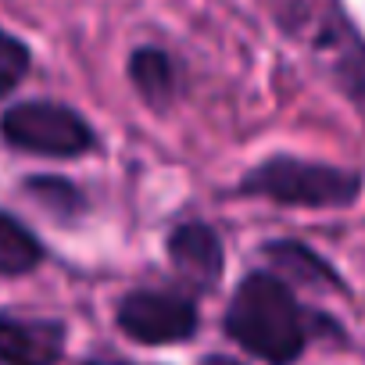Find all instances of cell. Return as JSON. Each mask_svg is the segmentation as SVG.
Instances as JSON below:
<instances>
[{"label":"cell","instance_id":"obj_1","mask_svg":"<svg viewBox=\"0 0 365 365\" xmlns=\"http://www.w3.org/2000/svg\"><path fill=\"white\" fill-rule=\"evenodd\" d=\"M222 326L230 340L269 365H294L312 340L297 294L269 269L247 272L237 283Z\"/></svg>","mask_w":365,"mask_h":365},{"label":"cell","instance_id":"obj_2","mask_svg":"<svg viewBox=\"0 0 365 365\" xmlns=\"http://www.w3.org/2000/svg\"><path fill=\"white\" fill-rule=\"evenodd\" d=\"M365 187L361 172L326 161H308L294 154H276L258 161L244 179V197H265L287 208H351Z\"/></svg>","mask_w":365,"mask_h":365},{"label":"cell","instance_id":"obj_3","mask_svg":"<svg viewBox=\"0 0 365 365\" xmlns=\"http://www.w3.org/2000/svg\"><path fill=\"white\" fill-rule=\"evenodd\" d=\"M0 136L8 147L36 158H79L97 147L93 125L58 101H22L8 108L0 118Z\"/></svg>","mask_w":365,"mask_h":365},{"label":"cell","instance_id":"obj_4","mask_svg":"<svg viewBox=\"0 0 365 365\" xmlns=\"http://www.w3.org/2000/svg\"><path fill=\"white\" fill-rule=\"evenodd\" d=\"M118 329L147 347L182 344L201 326L197 301L182 290H129L118 301Z\"/></svg>","mask_w":365,"mask_h":365},{"label":"cell","instance_id":"obj_5","mask_svg":"<svg viewBox=\"0 0 365 365\" xmlns=\"http://www.w3.org/2000/svg\"><path fill=\"white\" fill-rule=\"evenodd\" d=\"M168 262L175 269V276L187 283L194 294H212L226 272V251H222V240L219 233L201 222V219H190V222H179L172 233H168Z\"/></svg>","mask_w":365,"mask_h":365},{"label":"cell","instance_id":"obj_6","mask_svg":"<svg viewBox=\"0 0 365 365\" xmlns=\"http://www.w3.org/2000/svg\"><path fill=\"white\" fill-rule=\"evenodd\" d=\"M61 354L65 326L58 319L0 312V361L4 365H58Z\"/></svg>","mask_w":365,"mask_h":365},{"label":"cell","instance_id":"obj_7","mask_svg":"<svg viewBox=\"0 0 365 365\" xmlns=\"http://www.w3.org/2000/svg\"><path fill=\"white\" fill-rule=\"evenodd\" d=\"M319 43L333 51V76H336V86L344 90V97L361 111L365 118V40H358L347 22L329 15V26L319 33Z\"/></svg>","mask_w":365,"mask_h":365},{"label":"cell","instance_id":"obj_8","mask_svg":"<svg viewBox=\"0 0 365 365\" xmlns=\"http://www.w3.org/2000/svg\"><path fill=\"white\" fill-rule=\"evenodd\" d=\"M129 83L140 101L154 111H165L179 97V72L175 61L161 47H136L129 54Z\"/></svg>","mask_w":365,"mask_h":365},{"label":"cell","instance_id":"obj_9","mask_svg":"<svg viewBox=\"0 0 365 365\" xmlns=\"http://www.w3.org/2000/svg\"><path fill=\"white\" fill-rule=\"evenodd\" d=\"M265 255L276 262V276H283L287 283H312V287H329L336 290L340 287V276L322 262V255H315L312 247L297 244V240H276V244H265Z\"/></svg>","mask_w":365,"mask_h":365},{"label":"cell","instance_id":"obj_10","mask_svg":"<svg viewBox=\"0 0 365 365\" xmlns=\"http://www.w3.org/2000/svg\"><path fill=\"white\" fill-rule=\"evenodd\" d=\"M43 262V244L15 215L0 212V276H26Z\"/></svg>","mask_w":365,"mask_h":365},{"label":"cell","instance_id":"obj_11","mask_svg":"<svg viewBox=\"0 0 365 365\" xmlns=\"http://www.w3.org/2000/svg\"><path fill=\"white\" fill-rule=\"evenodd\" d=\"M29 190L36 194V201L47 208V212H54V215H76L79 208H83V194L72 187V182H65V179H29Z\"/></svg>","mask_w":365,"mask_h":365},{"label":"cell","instance_id":"obj_12","mask_svg":"<svg viewBox=\"0 0 365 365\" xmlns=\"http://www.w3.org/2000/svg\"><path fill=\"white\" fill-rule=\"evenodd\" d=\"M29 72V51L26 43H19L15 36H8L4 29H0V97H8L22 76Z\"/></svg>","mask_w":365,"mask_h":365},{"label":"cell","instance_id":"obj_13","mask_svg":"<svg viewBox=\"0 0 365 365\" xmlns=\"http://www.w3.org/2000/svg\"><path fill=\"white\" fill-rule=\"evenodd\" d=\"M83 365H140V361H129V358H115V354H93V358H86Z\"/></svg>","mask_w":365,"mask_h":365},{"label":"cell","instance_id":"obj_14","mask_svg":"<svg viewBox=\"0 0 365 365\" xmlns=\"http://www.w3.org/2000/svg\"><path fill=\"white\" fill-rule=\"evenodd\" d=\"M197 365H244V361H237V358H230V354H205Z\"/></svg>","mask_w":365,"mask_h":365}]
</instances>
